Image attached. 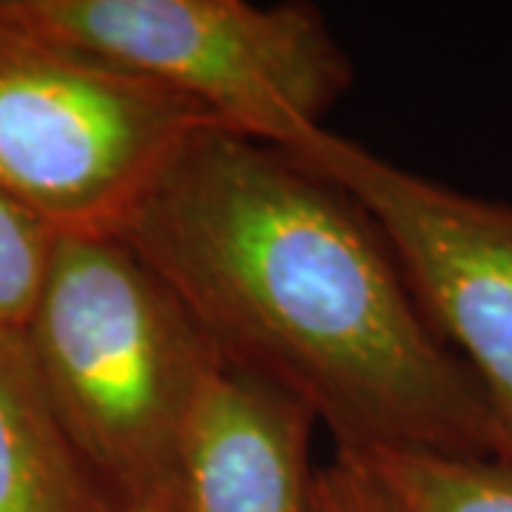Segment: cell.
<instances>
[{"instance_id":"6da1fadb","label":"cell","mask_w":512,"mask_h":512,"mask_svg":"<svg viewBox=\"0 0 512 512\" xmlns=\"http://www.w3.org/2000/svg\"><path fill=\"white\" fill-rule=\"evenodd\" d=\"M114 234L225 370L305 404L336 453H504L481 384L424 316L382 228L291 151L202 128Z\"/></svg>"},{"instance_id":"7a4b0ae2","label":"cell","mask_w":512,"mask_h":512,"mask_svg":"<svg viewBox=\"0 0 512 512\" xmlns=\"http://www.w3.org/2000/svg\"><path fill=\"white\" fill-rule=\"evenodd\" d=\"M23 350L111 510H180L191 439L225 365L123 239L60 234Z\"/></svg>"},{"instance_id":"3957f363","label":"cell","mask_w":512,"mask_h":512,"mask_svg":"<svg viewBox=\"0 0 512 512\" xmlns=\"http://www.w3.org/2000/svg\"><path fill=\"white\" fill-rule=\"evenodd\" d=\"M37 43L183 94L222 128L291 151L353 83L319 9L248 0H0Z\"/></svg>"},{"instance_id":"277c9868","label":"cell","mask_w":512,"mask_h":512,"mask_svg":"<svg viewBox=\"0 0 512 512\" xmlns=\"http://www.w3.org/2000/svg\"><path fill=\"white\" fill-rule=\"evenodd\" d=\"M208 126L183 94L37 40L0 60V191L60 231L114 234Z\"/></svg>"},{"instance_id":"5b68a950","label":"cell","mask_w":512,"mask_h":512,"mask_svg":"<svg viewBox=\"0 0 512 512\" xmlns=\"http://www.w3.org/2000/svg\"><path fill=\"white\" fill-rule=\"evenodd\" d=\"M382 228L433 330L473 370L512 464V202L427 180L316 128L291 148Z\"/></svg>"},{"instance_id":"8992f818","label":"cell","mask_w":512,"mask_h":512,"mask_svg":"<svg viewBox=\"0 0 512 512\" xmlns=\"http://www.w3.org/2000/svg\"><path fill=\"white\" fill-rule=\"evenodd\" d=\"M313 427L305 404L225 370L197 421L177 512H311Z\"/></svg>"},{"instance_id":"52a82bcc","label":"cell","mask_w":512,"mask_h":512,"mask_svg":"<svg viewBox=\"0 0 512 512\" xmlns=\"http://www.w3.org/2000/svg\"><path fill=\"white\" fill-rule=\"evenodd\" d=\"M0 512H114L63 439L23 339L0 336Z\"/></svg>"},{"instance_id":"ba28073f","label":"cell","mask_w":512,"mask_h":512,"mask_svg":"<svg viewBox=\"0 0 512 512\" xmlns=\"http://www.w3.org/2000/svg\"><path fill=\"white\" fill-rule=\"evenodd\" d=\"M359 461L407 512H512V464L507 461L430 450H379Z\"/></svg>"},{"instance_id":"9c48e42d","label":"cell","mask_w":512,"mask_h":512,"mask_svg":"<svg viewBox=\"0 0 512 512\" xmlns=\"http://www.w3.org/2000/svg\"><path fill=\"white\" fill-rule=\"evenodd\" d=\"M60 234L52 222L0 191V336L23 339Z\"/></svg>"},{"instance_id":"30bf717a","label":"cell","mask_w":512,"mask_h":512,"mask_svg":"<svg viewBox=\"0 0 512 512\" xmlns=\"http://www.w3.org/2000/svg\"><path fill=\"white\" fill-rule=\"evenodd\" d=\"M311 512H407L365 461L342 456L319 467L311 484Z\"/></svg>"},{"instance_id":"8fae6325","label":"cell","mask_w":512,"mask_h":512,"mask_svg":"<svg viewBox=\"0 0 512 512\" xmlns=\"http://www.w3.org/2000/svg\"><path fill=\"white\" fill-rule=\"evenodd\" d=\"M29 43H32V37L23 35L18 26L0 12V60H3V57L15 55V52H20V49H26Z\"/></svg>"}]
</instances>
